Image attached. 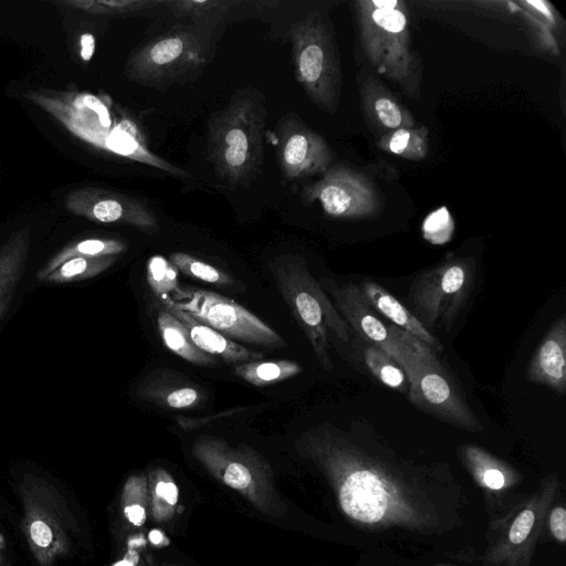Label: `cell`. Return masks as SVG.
<instances>
[{
  "instance_id": "d6a6232c",
  "label": "cell",
  "mask_w": 566,
  "mask_h": 566,
  "mask_svg": "<svg viewBox=\"0 0 566 566\" xmlns=\"http://www.w3.org/2000/svg\"><path fill=\"white\" fill-rule=\"evenodd\" d=\"M146 277L153 292L165 301L171 298L179 290L177 270L160 255H154L148 260Z\"/></svg>"
},
{
  "instance_id": "f1b7e54d",
  "label": "cell",
  "mask_w": 566,
  "mask_h": 566,
  "mask_svg": "<svg viewBox=\"0 0 566 566\" xmlns=\"http://www.w3.org/2000/svg\"><path fill=\"white\" fill-rule=\"evenodd\" d=\"M360 346L366 366L379 381L400 392H408V377L391 357L364 340L360 342Z\"/></svg>"
},
{
  "instance_id": "6da1fadb",
  "label": "cell",
  "mask_w": 566,
  "mask_h": 566,
  "mask_svg": "<svg viewBox=\"0 0 566 566\" xmlns=\"http://www.w3.org/2000/svg\"><path fill=\"white\" fill-rule=\"evenodd\" d=\"M266 112L263 98L244 90L208 122L207 151L217 176L230 188L245 186L260 169Z\"/></svg>"
},
{
  "instance_id": "9a60e30c",
  "label": "cell",
  "mask_w": 566,
  "mask_h": 566,
  "mask_svg": "<svg viewBox=\"0 0 566 566\" xmlns=\"http://www.w3.org/2000/svg\"><path fill=\"white\" fill-rule=\"evenodd\" d=\"M276 159L287 180L324 172L332 164L327 142L296 115H285L276 125Z\"/></svg>"
},
{
  "instance_id": "ac0fdd59",
  "label": "cell",
  "mask_w": 566,
  "mask_h": 566,
  "mask_svg": "<svg viewBox=\"0 0 566 566\" xmlns=\"http://www.w3.org/2000/svg\"><path fill=\"white\" fill-rule=\"evenodd\" d=\"M528 380L558 396L566 392V317L562 315L542 339L526 370Z\"/></svg>"
},
{
  "instance_id": "ffe728a7",
  "label": "cell",
  "mask_w": 566,
  "mask_h": 566,
  "mask_svg": "<svg viewBox=\"0 0 566 566\" xmlns=\"http://www.w3.org/2000/svg\"><path fill=\"white\" fill-rule=\"evenodd\" d=\"M358 286L369 306L392 322V325L409 333L430 347L436 354L443 350V346L440 344L438 338L422 325L412 312H410L381 285L373 281L365 280Z\"/></svg>"
},
{
  "instance_id": "30bf717a",
  "label": "cell",
  "mask_w": 566,
  "mask_h": 566,
  "mask_svg": "<svg viewBox=\"0 0 566 566\" xmlns=\"http://www.w3.org/2000/svg\"><path fill=\"white\" fill-rule=\"evenodd\" d=\"M165 305L189 313L226 337L268 348L285 346V340L269 325L235 301L218 293L180 289Z\"/></svg>"
},
{
  "instance_id": "e0dca14e",
  "label": "cell",
  "mask_w": 566,
  "mask_h": 566,
  "mask_svg": "<svg viewBox=\"0 0 566 566\" xmlns=\"http://www.w3.org/2000/svg\"><path fill=\"white\" fill-rule=\"evenodd\" d=\"M136 395L142 400L170 409H191L206 399L200 386L166 367L149 371L139 382Z\"/></svg>"
},
{
  "instance_id": "7c38bea8",
  "label": "cell",
  "mask_w": 566,
  "mask_h": 566,
  "mask_svg": "<svg viewBox=\"0 0 566 566\" xmlns=\"http://www.w3.org/2000/svg\"><path fill=\"white\" fill-rule=\"evenodd\" d=\"M416 353L418 364L415 375L409 379V400L420 410L443 422L469 431H482V423L438 360L436 353L431 349Z\"/></svg>"
},
{
  "instance_id": "e575fe53",
  "label": "cell",
  "mask_w": 566,
  "mask_h": 566,
  "mask_svg": "<svg viewBox=\"0 0 566 566\" xmlns=\"http://www.w3.org/2000/svg\"><path fill=\"white\" fill-rule=\"evenodd\" d=\"M551 530L554 536L564 542L566 539V511L563 507H556L552 511L549 518Z\"/></svg>"
},
{
  "instance_id": "484cf974",
  "label": "cell",
  "mask_w": 566,
  "mask_h": 566,
  "mask_svg": "<svg viewBox=\"0 0 566 566\" xmlns=\"http://www.w3.org/2000/svg\"><path fill=\"white\" fill-rule=\"evenodd\" d=\"M376 145L382 151L408 160H422L429 153V132L426 126L399 128L378 137Z\"/></svg>"
},
{
  "instance_id": "9c48e42d",
  "label": "cell",
  "mask_w": 566,
  "mask_h": 566,
  "mask_svg": "<svg viewBox=\"0 0 566 566\" xmlns=\"http://www.w3.org/2000/svg\"><path fill=\"white\" fill-rule=\"evenodd\" d=\"M474 273L473 259L450 258L419 274L409 291L413 315L427 329L451 325L469 300Z\"/></svg>"
},
{
  "instance_id": "74e56055",
  "label": "cell",
  "mask_w": 566,
  "mask_h": 566,
  "mask_svg": "<svg viewBox=\"0 0 566 566\" xmlns=\"http://www.w3.org/2000/svg\"><path fill=\"white\" fill-rule=\"evenodd\" d=\"M138 563H139L138 553L135 549L129 548L125 553L124 557L120 560L113 564L112 566H138Z\"/></svg>"
},
{
  "instance_id": "5bb4252c",
  "label": "cell",
  "mask_w": 566,
  "mask_h": 566,
  "mask_svg": "<svg viewBox=\"0 0 566 566\" xmlns=\"http://www.w3.org/2000/svg\"><path fill=\"white\" fill-rule=\"evenodd\" d=\"M71 213L93 222L126 224L142 231L158 230V219L143 201L99 187H80L67 193L64 201Z\"/></svg>"
},
{
  "instance_id": "836d02e7",
  "label": "cell",
  "mask_w": 566,
  "mask_h": 566,
  "mask_svg": "<svg viewBox=\"0 0 566 566\" xmlns=\"http://www.w3.org/2000/svg\"><path fill=\"white\" fill-rule=\"evenodd\" d=\"M534 524V513L525 510L518 514L510 530V541L514 544L522 543L530 534Z\"/></svg>"
},
{
  "instance_id": "8d00e7d4",
  "label": "cell",
  "mask_w": 566,
  "mask_h": 566,
  "mask_svg": "<svg viewBox=\"0 0 566 566\" xmlns=\"http://www.w3.org/2000/svg\"><path fill=\"white\" fill-rule=\"evenodd\" d=\"M80 46H81V56L84 61H90L94 50H95V40L92 34L84 33L81 35L80 39Z\"/></svg>"
},
{
  "instance_id": "44dd1931",
  "label": "cell",
  "mask_w": 566,
  "mask_h": 566,
  "mask_svg": "<svg viewBox=\"0 0 566 566\" xmlns=\"http://www.w3.org/2000/svg\"><path fill=\"white\" fill-rule=\"evenodd\" d=\"M31 235L29 229L12 233L0 249V319L6 314L23 275Z\"/></svg>"
},
{
  "instance_id": "4316f807",
  "label": "cell",
  "mask_w": 566,
  "mask_h": 566,
  "mask_svg": "<svg viewBox=\"0 0 566 566\" xmlns=\"http://www.w3.org/2000/svg\"><path fill=\"white\" fill-rule=\"evenodd\" d=\"M302 366L293 360H253L234 365L233 374L255 387L275 385L302 373Z\"/></svg>"
},
{
  "instance_id": "1f68e13d",
  "label": "cell",
  "mask_w": 566,
  "mask_h": 566,
  "mask_svg": "<svg viewBox=\"0 0 566 566\" xmlns=\"http://www.w3.org/2000/svg\"><path fill=\"white\" fill-rule=\"evenodd\" d=\"M168 261L177 271L192 279L221 286L233 284L228 273L188 253L174 252Z\"/></svg>"
},
{
  "instance_id": "2e32d148",
  "label": "cell",
  "mask_w": 566,
  "mask_h": 566,
  "mask_svg": "<svg viewBox=\"0 0 566 566\" xmlns=\"http://www.w3.org/2000/svg\"><path fill=\"white\" fill-rule=\"evenodd\" d=\"M358 92L363 117L378 137L399 128H412L417 123L411 113L374 75L358 76Z\"/></svg>"
},
{
  "instance_id": "7a4b0ae2",
  "label": "cell",
  "mask_w": 566,
  "mask_h": 566,
  "mask_svg": "<svg viewBox=\"0 0 566 566\" xmlns=\"http://www.w3.org/2000/svg\"><path fill=\"white\" fill-rule=\"evenodd\" d=\"M361 48L376 70L418 98L421 63L411 50L408 8L401 0L354 2Z\"/></svg>"
},
{
  "instance_id": "8fae6325",
  "label": "cell",
  "mask_w": 566,
  "mask_h": 566,
  "mask_svg": "<svg viewBox=\"0 0 566 566\" xmlns=\"http://www.w3.org/2000/svg\"><path fill=\"white\" fill-rule=\"evenodd\" d=\"M305 205L317 201L324 212L338 219H366L381 213L384 196L365 172L338 164L329 166L322 177L302 190Z\"/></svg>"
},
{
  "instance_id": "f35d334b",
  "label": "cell",
  "mask_w": 566,
  "mask_h": 566,
  "mask_svg": "<svg viewBox=\"0 0 566 566\" xmlns=\"http://www.w3.org/2000/svg\"><path fill=\"white\" fill-rule=\"evenodd\" d=\"M0 566H8L6 557V543L3 536L0 534Z\"/></svg>"
},
{
  "instance_id": "d6986e66",
  "label": "cell",
  "mask_w": 566,
  "mask_h": 566,
  "mask_svg": "<svg viewBox=\"0 0 566 566\" xmlns=\"http://www.w3.org/2000/svg\"><path fill=\"white\" fill-rule=\"evenodd\" d=\"M166 308L185 325L193 344L211 357L234 365L262 358L263 354L261 352L249 349L226 337L212 327L199 322L189 313L168 305H166Z\"/></svg>"
},
{
  "instance_id": "d590c367",
  "label": "cell",
  "mask_w": 566,
  "mask_h": 566,
  "mask_svg": "<svg viewBox=\"0 0 566 566\" xmlns=\"http://www.w3.org/2000/svg\"><path fill=\"white\" fill-rule=\"evenodd\" d=\"M484 483L492 490H499L504 485V474L496 468H488L483 473Z\"/></svg>"
},
{
  "instance_id": "3957f363",
  "label": "cell",
  "mask_w": 566,
  "mask_h": 566,
  "mask_svg": "<svg viewBox=\"0 0 566 566\" xmlns=\"http://www.w3.org/2000/svg\"><path fill=\"white\" fill-rule=\"evenodd\" d=\"M211 53L212 28L181 20L133 50L125 75L144 86L166 88L197 77Z\"/></svg>"
},
{
  "instance_id": "8992f818",
  "label": "cell",
  "mask_w": 566,
  "mask_h": 566,
  "mask_svg": "<svg viewBox=\"0 0 566 566\" xmlns=\"http://www.w3.org/2000/svg\"><path fill=\"white\" fill-rule=\"evenodd\" d=\"M191 453L212 476L239 492L262 513L281 517L287 512L275 490L270 463L253 448L201 434L195 440Z\"/></svg>"
},
{
  "instance_id": "d4e9b609",
  "label": "cell",
  "mask_w": 566,
  "mask_h": 566,
  "mask_svg": "<svg viewBox=\"0 0 566 566\" xmlns=\"http://www.w3.org/2000/svg\"><path fill=\"white\" fill-rule=\"evenodd\" d=\"M241 3L235 0H175L164 6L174 18L213 28Z\"/></svg>"
},
{
  "instance_id": "4dcf8cb0",
  "label": "cell",
  "mask_w": 566,
  "mask_h": 566,
  "mask_svg": "<svg viewBox=\"0 0 566 566\" xmlns=\"http://www.w3.org/2000/svg\"><path fill=\"white\" fill-rule=\"evenodd\" d=\"M120 509L130 525L140 527L145 524L148 516L147 475L134 474L126 480L120 495Z\"/></svg>"
},
{
  "instance_id": "7402d4cb",
  "label": "cell",
  "mask_w": 566,
  "mask_h": 566,
  "mask_svg": "<svg viewBox=\"0 0 566 566\" xmlns=\"http://www.w3.org/2000/svg\"><path fill=\"white\" fill-rule=\"evenodd\" d=\"M157 325L166 347L182 359L202 366L216 364L213 357L203 353L193 344L188 329L167 308L159 311Z\"/></svg>"
},
{
  "instance_id": "5b68a950",
  "label": "cell",
  "mask_w": 566,
  "mask_h": 566,
  "mask_svg": "<svg viewBox=\"0 0 566 566\" xmlns=\"http://www.w3.org/2000/svg\"><path fill=\"white\" fill-rule=\"evenodd\" d=\"M287 35L297 83L317 107L335 114L343 76L331 19L321 11H313L292 23Z\"/></svg>"
},
{
  "instance_id": "ba28073f",
  "label": "cell",
  "mask_w": 566,
  "mask_h": 566,
  "mask_svg": "<svg viewBox=\"0 0 566 566\" xmlns=\"http://www.w3.org/2000/svg\"><path fill=\"white\" fill-rule=\"evenodd\" d=\"M24 96L44 109L74 136L94 146L135 157L132 133L124 123L113 126L106 105L96 96L75 91L30 90Z\"/></svg>"
},
{
  "instance_id": "277c9868",
  "label": "cell",
  "mask_w": 566,
  "mask_h": 566,
  "mask_svg": "<svg viewBox=\"0 0 566 566\" xmlns=\"http://www.w3.org/2000/svg\"><path fill=\"white\" fill-rule=\"evenodd\" d=\"M273 281L295 321L306 335L325 370L333 369L327 332L339 340H349V327L322 284L311 274L300 254L284 253L272 260Z\"/></svg>"
},
{
  "instance_id": "52a82bcc",
  "label": "cell",
  "mask_w": 566,
  "mask_h": 566,
  "mask_svg": "<svg viewBox=\"0 0 566 566\" xmlns=\"http://www.w3.org/2000/svg\"><path fill=\"white\" fill-rule=\"evenodd\" d=\"M19 493L27 544L40 566H55L72 552L75 521L59 491L40 476L25 474Z\"/></svg>"
},
{
  "instance_id": "cb8c5ba5",
  "label": "cell",
  "mask_w": 566,
  "mask_h": 566,
  "mask_svg": "<svg viewBox=\"0 0 566 566\" xmlns=\"http://www.w3.org/2000/svg\"><path fill=\"white\" fill-rule=\"evenodd\" d=\"M148 514L158 523L168 522L175 514L179 491L172 475L163 468L147 473Z\"/></svg>"
},
{
  "instance_id": "4fadbf2b",
  "label": "cell",
  "mask_w": 566,
  "mask_h": 566,
  "mask_svg": "<svg viewBox=\"0 0 566 566\" xmlns=\"http://www.w3.org/2000/svg\"><path fill=\"white\" fill-rule=\"evenodd\" d=\"M346 323L360 339L378 347L406 373L408 380L416 373L418 355L403 344L365 301L355 283L338 284L328 277L319 282Z\"/></svg>"
},
{
  "instance_id": "f546056e",
  "label": "cell",
  "mask_w": 566,
  "mask_h": 566,
  "mask_svg": "<svg viewBox=\"0 0 566 566\" xmlns=\"http://www.w3.org/2000/svg\"><path fill=\"white\" fill-rule=\"evenodd\" d=\"M116 260V255L101 258H73L56 268L48 275L44 282L70 283L92 279L111 268Z\"/></svg>"
},
{
  "instance_id": "83f0119b",
  "label": "cell",
  "mask_w": 566,
  "mask_h": 566,
  "mask_svg": "<svg viewBox=\"0 0 566 566\" xmlns=\"http://www.w3.org/2000/svg\"><path fill=\"white\" fill-rule=\"evenodd\" d=\"M52 3L80 10L86 14L101 18H128L138 15L158 6L164 1L154 0H59Z\"/></svg>"
},
{
  "instance_id": "603a6c76",
  "label": "cell",
  "mask_w": 566,
  "mask_h": 566,
  "mask_svg": "<svg viewBox=\"0 0 566 566\" xmlns=\"http://www.w3.org/2000/svg\"><path fill=\"white\" fill-rule=\"evenodd\" d=\"M127 250V244L113 238H90L72 242L52 256L38 273V280L44 281L63 262L77 258H101L118 255Z\"/></svg>"
}]
</instances>
